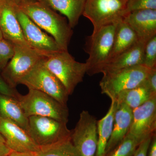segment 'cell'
Returning <instances> with one entry per match:
<instances>
[{
  "instance_id": "obj_26",
  "label": "cell",
  "mask_w": 156,
  "mask_h": 156,
  "mask_svg": "<svg viewBox=\"0 0 156 156\" xmlns=\"http://www.w3.org/2000/svg\"><path fill=\"white\" fill-rule=\"evenodd\" d=\"M143 10H156V0H128L125 16L133 11Z\"/></svg>"
},
{
  "instance_id": "obj_18",
  "label": "cell",
  "mask_w": 156,
  "mask_h": 156,
  "mask_svg": "<svg viewBox=\"0 0 156 156\" xmlns=\"http://www.w3.org/2000/svg\"><path fill=\"white\" fill-rule=\"evenodd\" d=\"M0 117L12 121L27 132L28 118L16 98L0 93Z\"/></svg>"
},
{
  "instance_id": "obj_30",
  "label": "cell",
  "mask_w": 156,
  "mask_h": 156,
  "mask_svg": "<svg viewBox=\"0 0 156 156\" xmlns=\"http://www.w3.org/2000/svg\"><path fill=\"white\" fill-rule=\"evenodd\" d=\"M146 81L152 92L156 94V68L151 70Z\"/></svg>"
},
{
  "instance_id": "obj_22",
  "label": "cell",
  "mask_w": 156,
  "mask_h": 156,
  "mask_svg": "<svg viewBox=\"0 0 156 156\" xmlns=\"http://www.w3.org/2000/svg\"><path fill=\"white\" fill-rule=\"evenodd\" d=\"M116 101L111 100V104L107 113L102 119L97 121L98 136L97 151L95 156H105L106 148L111 136L113 128Z\"/></svg>"
},
{
  "instance_id": "obj_16",
  "label": "cell",
  "mask_w": 156,
  "mask_h": 156,
  "mask_svg": "<svg viewBox=\"0 0 156 156\" xmlns=\"http://www.w3.org/2000/svg\"><path fill=\"white\" fill-rule=\"evenodd\" d=\"M113 128L106 148V155L119 145L128 133L132 121V109L116 102ZM105 155V156H106Z\"/></svg>"
},
{
  "instance_id": "obj_33",
  "label": "cell",
  "mask_w": 156,
  "mask_h": 156,
  "mask_svg": "<svg viewBox=\"0 0 156 156\" xmlns=\"http://www.w3.org/2000/svg\"><path fill=\"white\" fill-rule=\"evenodd\" d=\"M8 156H37L36 153L20 152L12 151Z\"/></svg>"
},
{
  "instance_id": "obj_17",
  "label": "cell",
  "mask_w": 156,
  "mask_h": 156,
  "mask_svg": "<svg viewBox=\"0 0 156 156\" xmlns=\"http://www.w3.org/2000/svg\"><path fill=\"white\" fill-rule=\"evenodd\" d=\"M147 42L138 40L133 46L109 61L101 73L142 65Z\"/></svg>"
},
{
  "instance_id": "obj_4",
  "label": "cell",
  "mask_w": 156,
  "mask_h": 156,
  "mask_svg": "<svg viewBox=\"0 0 156 156\" xmlns=\"http://www.w3.org/2000/svg\"><path fill=\"white\" fill-rule=\"evenodd\" d=\"M116 24L102 27L92 34L87 41L86 51L89 54L86 61L87 73L92 76L101 73L111 52Z\"/></svg>"
},
{
  "instance_id": "obj_25",
  "label": "cell",
  "mask_w": 156,
  "mask_h": 156,
  "mask_svg": "<svg viewBox=\"0 0 156 156\" xmlns=\"http://www.w3.org/2000/svg\"><path fill=\"white\" fill-rule=\"evenodd\" d=\"M142 65L149 69L156 68V36L146 44Z\"/></svg>"
},
{
  "instance_id": "obj_19",
  "label": "cell",
  "mask_w": 156,
  "mask_h": 156,
  "mask_svg": "<svg viewBox=\"0 0 156 156\" xmlns=\"http://www.w3.org/2000/svg\"><path fill=\"white\" fill-rule=\"evenodd\" d=\"M138 40L134 30L124 20L117 23L112 48L107 63L133 46Z\"/></svg>"
},
{
  "instance_id": "obj_5",
  "label": "cell",
  "mask_w": 156,
  "mask_h": 156,
  "mask_svg": "<svg viewBox=\"0 0 156 156\" xmlns=\"http://www.w3.org/2000/svg\"><path fill=\"white\" fill-rule=\"evenodd\" d=\"M143 65L116 70L103 72L99 83L101 93L115 100L121 92L135 88L143 83L151 70Z\"/></svg>"
},
{
  "instance_id": "obj_2",
  "label": "cell",
  "mask_w": 156,
  "mask_h": 156,
  "mask_svg": "<svg viewBox=\"0 0 156 156\" xmlns=\"http://www.w3.org/2000/svg\"><path fill=\"white\" fill-rule=\"evenodd\" d=\"M43 62L58 78L71 95L87 73L86 62L76 61L68 50H61L45 56Z\"/></svg>"
},
{
  "instance_id": "obj_27",
  "label": "cell",
  "mask_w": 156,
  "mask_h": 156,
  "mask_svg": "<svg viewBox=\"0 0 156 156\" xmlns=\"http://www.w3.org/2000/svg\"><path fill=\"white\" fill-rule=\"evenodd\" d=\"M14 44L3 38L0 41V71H2L14 54Z\"/></svg>"
},
{
  "instance_id": "obj_9",
  "label": "cell",
  "mask_w": 156,
  "mask_h": 156,
  "mask_svg": "<svg viewBox=\"0 0 156 156\" xmlns=\"http://www.w3.org/2000/svg\"><path fill=\"white\" fill-rule=\"evenodd\" d=\"M14 46V55L1 74L12 89H15L20 80L45 56L33 48Z\"/></svg>"
},
{
  "instance_id": "obj_10",
  "label": "cell",
  "mask_w": 156,
  "mask_h": 156,
  "mask_svg": "<svg viewBox=\"0 0 156 156\" xmlns=\"http://www.w3.org/2000/svg\"><path fill=\"white\" fill-rule=\"evenodd\" d=\"M71 140L79 156H95L98 141L97 121L89 112L83 110L80 114L71 131Z\"/></svg>"
},
{
  "instance_id": "obj_14",
  "label": "cell",
  "mask_w": 156,
  "mask_h": 156,
  "mask_svg": "<svg viewBox=\"0 0 156 156\" xmlns=\"http://www.w3.org/2000/svg\"><path fill=\"white\" fill-rule=\"evenodd\" d=\"M0 133L11 151L36 153L40 150L27 131L12 121L1 117Z\"/></svg>"
},
{
  "instance_id": "obj_11",
  "label": "cell",
  "mask_w": 156,
  "mask_h": 156,
  "mask_svg": "<svg viewBox=\"0 0 156 156\" xmlns=\"http://www.w3.org/2000/svg\"><path fill=\"white\" fill-rule=\"evenodd\" d=\"M15 11L23 36L32 48L45 56L62 50L53 37L43 32L16 4Z\"/></svg>"
},
{
  "instance_id": "obj_7",
  "label": "cell",
  "mask_w": 156,
  "mask_h": 156,
  "mask_svg": "<svg viewBox=\"0 0 156 156\" xmlns=\"http://www.w3.org/2000/svg\"><path fill=\"white\" fill-rule=\"evenodd\" d=\"M128 0H86L83 15L92 23L93 32L105 26L115 24L125 16Z\"/></svg>"
},
{
  "instance_id": "obj_20",
  "label": "cell",
  "mask_w": 156,
  "mask_h": 156,
  "mask_svg": "<svg viewBox=\"0 0 156 156\" xmlns=\"http://www.w3.org/2000/svg\"><path fill=\"white\" fill-rule=\"evenodd\" d=\"M154 96L156 94L152 92L145 80L135 88L121 92L114 100L117 103L124 104L134 109Z\"/></svg>"
},
{
  "instance_id": "obj_29",
  "label": "cell",
  "mask_w": 156,
  "mask_h": 156,
  "mask_svg": "<svg viewBox=\"0 0 156 156\" xmlns=\"http://www.w3.org/2000/svg\"><path fill=\"white\" fill-rule=\"evenodd\" d=\"M152 137L145 140L139 144L133 156H147L148 150Z\"/></svg>"
},
{
  "instance_id": "obj_13",
  "label": "cell",
  "mask_w": 156,
  "mask_h": 156,
  "mask_svg": "<svg viewBox=\"0 0 156 156\" xmlns=\"http://www.w3.org/2000/svg\"><path fill=\"white\" fill-rule=\"evenodd\" d=\"M15 9L14 0L0 1V30L3 38L14 46L31 48L23 36Z\"/></svg>"
},
{
  "instance_id": "obj_32",
  "label": "cell",
  "mask_w": 156,
  "mask_h": 156,
  "mask_svg": "<svg viewBox=\"0 0 156 156\" xmlns=\"http://www.w3.org/2000/svg\"><path fill=\"white\" fill-rule=\"evenodd\" d=\"M148 156H156V137L155 134H154L151 138V140L148 150L147 152Z\"/></svg>"
},
{
  "instance_id": "obj_21",
  "label": "cell",
  "mask_w": 156,
  "mask_h": 156,
  "mask_svg": "<svg viewBox=\"0 0 156 156\" xmlns=\"http://www.w3.org/2000/svg\"><path fill=\"white\" fill-rule=\"evenodd\" d=\"M51 8L66 17L72 28L77 25L83 12L86 0H46Z\"/></svg>"
},
{
  "instance_id": "obj_23",
  "label": "cell",
  "mask_w": 156,
  "mask_h": 156,
  "mask_svg": "<svg viewBox=\"0 0 156 156\" xmlns=\"http://www.w3.org/2000/svg\"><path fill=\"white\" fill-rule=\"evenodd\" d=\"M37 156H79L71 136L51 145L40 147Z\"/></svg>"
},
{
  "instance_id": "obj_34",
  "label": "cell",
  "mask_w": 156,
  "mask_h": 156,
  "mask_svg": "<svg viewBox=\"0 0 156 156\" xmlns=\"http://www.w3.org/2000/svg\"><path fill=\"white\" fill-rule=\"evenodd\" d=\"M3 39V37L2 35V34L1 30H0V41H1V40H2Z\"/></svg>"
},
{
  "instance_id": "obj_3",
  "label": "cell",
  "mask_w": 156,
  "mask_h": 156,
  "mask_svg": "<svg viewBox=\"0 0 156 156\" xmlns=\"http://www.w3.org/2000/svg\"><path fill=\"white\" fill-rule=\"evenodd\" d=\"M27 118L31 116L50 117L67 124L69 109L50 95L35 89H29L28 93L15 97Z\"/></svg>"
},
{
  "instance_id": "obj_35",
  "label": "cell",
  "mask_w": 156,
  "mask_h": 156,
  "mask_svg": "<svg viewBox=\"0 0 156 156\" xmlns=\"http://www.w3.org/2000/svg\"><path fill=\"white\" fill-rule=\"evenodd\" d=\"M37 1H39V2H42V1H44V0H37Z\"/></svg>"
},
{
  "instance_id": "obj_15",
  "label": "cell",
  "mask_w": 156,
  "mask_h": 156,
  "mask_svg": "<svg viewBox=\"0 0 156 156\" xmlns=\"http://www.w3.org/2000/svg\"><path fill=\"white\" fill-rule=\"evenodd\" d=\"M123 20L130 26L139 40L147 42L156 36V10L133 11L126 15Z\"/></svg>"
},
{
  "instance_id": "obj_12",
  "label": "cell",
  "mask_w": 156,
  "mask_h": 156,
  "mask_svg": "<svg viewBox=\"0 0 156 156\" xmlns=\"http://www.w3.org/2000/svg\"><path fill=\"white\" fill-rule=\"evenodd\" d=\"M156 129V96L132 110V121L127 134L141 143L152 137Z\"/></svg>"
},
{
  "instance_id": "obj_36",
  "label": "cell",
  "mask_w": 156,
  "mask_h": 156,
  "mask_svg": "<svg viewBox=\"0 0 156 156\" xmlns=\"http://www.w3.org/2000/svg\"><path fill=\"white\" fill-rule=\"evenodd\" d=\"M0 1H1V0H0Z\"/></svg>"
},
{
  "instance_id": "obj_1",
  "label": "cell",
  "mask_w": 156,
  "mask_h": 156,
  "mask_svg": "<svg viewBox=\"0 0 156 156\" xmlns=\"http://www.w3.org/2000/svg\"><path fill=\"white\" fill-rule=\"evenodd\" d=\"M20 9L40 28L50 34L61 50H68L73 31L65 17L42 2L14 0Z\"/></svg>"
},
{
  "instance_id": "obj_6",
  "label": "cell",
  "mask_w": 156,
  "mask_h": 156,
  "mask_svg": "<svg viewBox=\"0 0 156 156\" xmlns=\"http://www.w3.org/2000/svg\"><path fill=\"white\" fill-rule=\"evenodd\" d=\"M43 59L20 80L19 84L25 85L29 89L44 92L62 104L67 105L69 95L67 90L61 81L45 66Z\"/></svg>"
},
{
  "instance_id": "obj_8",
  "label": "cell",
  "mask_w": 156,
  "mask_h": 156,
  "mask_svg": "<svg viewBox=\"0 0 156 156\" xmlns=\"http://www.w3.org/2000/svg\"><path fill=\"white\" fill-rule=\"evenodd\" d=\"M29 136L40 147L47 146L71 136L67 124L50 117L31 116L28 117Z\"/></svg>"
},
{
  "instance_id": "obj_31",
  "label": "cell",
  "mask_w": 156,
  "mask_h": 156,
  "mask_svg": "<svg viewBox=\"0 0 156 156\" xmlns=\"http://www.w3.org/2000/svg\"><path fill=\"white\" fill-rule=\"evenodd\" d=\"M5 140L0 133V156H8L11 151Z\"/></svg>"
},
{
  "instance_id": "obj_24",
  "label": "cell",
  "mask_w": 156,
  "mask_h": 156,
  "mask_svg": "<svg viewBox=\"0 0 156 156\" xmlns=\"http://www.w3.org/2000/svg\"><path fill=\"white\" fill-rule=\"evenodd\" d=\"M140 144L127 134L119 144L105 156H133Z\"/></svg>"
},
{
  "instance_id": "obj_28",
  "label": "cell",
  "mask_w": 156,
  "mask_h": 156,
  "mask_svg": "<svg viewBox=\"0 0 156 156\" xmlns=\"http://www.w3.org/2000/svg\"><path fill=\"white\" fill-rule=\"evenodd\" d=\"M0 93L15 98L18 93L16 89L9 87L1 75H0Z\"/></svg>"
}]
</instances>
